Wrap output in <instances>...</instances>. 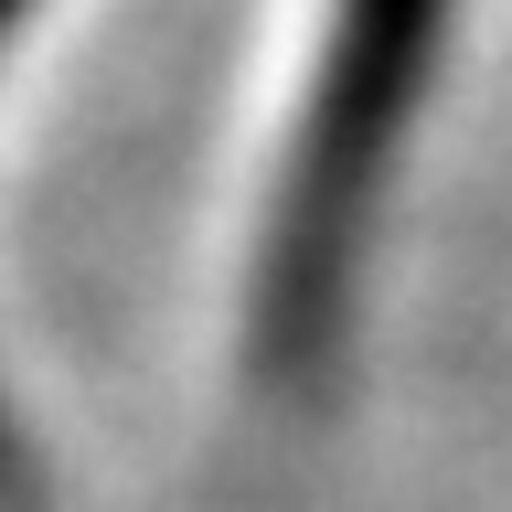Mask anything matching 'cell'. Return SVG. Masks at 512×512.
<instances>
[{"mask_svg":"<svg viewBox=\"0 0 512 512\" xmlns=\"http://www.w3.org/2000/svg\"><path fill=\"white\" fill-rule=\"evenodd\" d=\"M448 22H459V0H331L310 96L288 118L278 203H267V235H256L246 363L267 384H310L331 363V342H342L384 171H395L416 107H427Z\"/></svg>","mask_w":512,"mask_h":512,"instance_id":"6da1fadb","label":"cell"},{"mask_svg":"<svg viewBox=\"0 0 512 512\" xmlns=\"http://www.w3.org/2000/svg\"><path fill=\"white\" fill-rule=\"evenodd\" d=\"M11 22H22V0H0V43H11Z\"/></svg>","mask_w":512,"mask_h":512,"instance_id":"7a4b0ae2","label":"cell"}]
</instances>
